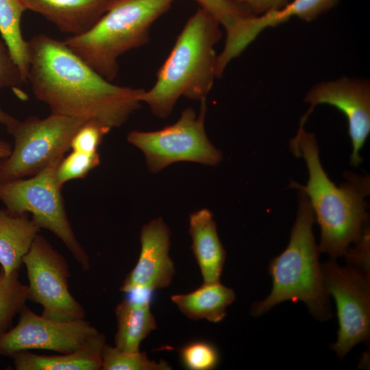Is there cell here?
Masks as SVG:
<instances>
[{
    "label": "cell",
    "instance_id": "13",
    "mask_svg": "<svg viewBox=\"0 0 370 370\" xmlns=\"http://www.w3.org/2000/svg\"><path fill=\"white\" fill-rule=\"evenodd\" d=\"M170 235V230L162 218L154 219L142 227L139 258L125 277L120 287L121 291H153L171 284L175 269L169 256Z\"/></svg>",
    "mask_w": 370,
    "mask_h": 370
},
{
    "label": "cell",
    "instance_id": "8",
    "mask_svg": "<svg viewBox=\"0 0 370 370\" xmlns=\"http://www.w3.org/2000/svg\"><path fill=\"white\" fill-rule=\"evenodd\" d=\"M206 101H200L198 115L188 107L171 125L156 131L133 130L127 134V141L143 152L151 173L160 172L177 162L214 166L221 161L222 153L212 144L205 132Z\"/></svg>",
    "mask_w": 370,
    "mask_h": 370
},
{
    "label": "cell",
    "instance_id": "27",
    "mask_svg": "<svg viewBox=\"0 0 370 370\" xmlns=\"http://www.w3.org/2000/svg\"><path fill=\"white\" fill-rule=\"evenodd\" d=\"M112 128L95 120H88L77 130L71 142L72 151H97L104 136Z\"/></svg>",
    "mask_w": 370,
    "mask_h": 370
},
{
    "label": "cell",
    "instance_id": "28",
    "mask_svg": "<svg viewBox=\"0 0 370 370\" xmlns=\"http://www.w3.org/2000/svg\"><path fill=\"white\" fill-rule=\"evenodd\" d=\"M23 84L20 71L5 42L0 38V91L10 88L20 98L25 99L27 95L21 89Z\"/></svg>",
    "mask_w": 370,
    "mask_h": 370
},
{
    "label": "cell",
    "instance_id": "29",
    "mask_svg": "<svg viewBox=\"0 0 370 370\" xmlns=\"http://www.w3.org/2000/svg\"><path fill=\"white\" fill-rule=\"evenodd\" d=\"M246 7L253 14L260 15L273 10L283 8L288 0H233Z\"/></svg>",
    "mask_w": 370,
    "mask_h": 370
},
{
    "label": "cell",
    "instance_id": "22",
    "mask_svg": "<svg viewBox=\"0 0 370 370\" xmlns=\"http://www.w3.org/2000/svg\"><path fill=\"white\" fill-rule=\"evenodd\" d=\"M27 289L18 278V271L8 275L0 271V336L10 329L13 318L25 305Z\"/></svg>",
    "mask_w": 370,
    "mask_h": 370
},
{
    "label": "cell",
    "instance_id": "15",
    "mask_svg": "<svg viewBox=\"0 0 370 370\" xmlns=\"http://www.w3.org/2000/svg\"><path fill=\"white\" fill-rule=\"evenodd\" d=\"M191 249L204 283L220 281L226 253L219 239L212 213L203 208L190 214Z\"/></svg>",
    "mask_w": 370,
    "mask_h": 370
},
{
    "label": "cell",
    "instance_id": "7",
    "mask_svg": "<svg viewBox=\"0 0 370 370\" xmlns=\"http://www.w3.org/2000/svg\"><path fill=\"white\" fill-rule=\"evenodd\" d=\"M61 161L53 162L29 178L0 183V201L11 214H32L39 227L58 237L87 271L90 268L89 256L75 236L66 212L62 187L56 180V169Z\"/></svg>",
    "mask_w": 370,
    "mask_h": 370
},
{
    "label": "cell",
    "instance_id": "18",
    "mask_svg": "<svg viewBox=\"0 0 370 370\" xmlns=\"http://www.w3.org/2000/svg\"><path fill=\"white\" fill-rule=\"evenodd\" d=\"M115 314V347L127 352L140 351V343L157 328L149 299L126 297L116 306Z\"/></svg>",
    "mask_w": 370,
    "mask_h": 370
},
{
    "label": "cell",
    "instance_id": "23",
    "mask_svg": "<svg viewBox=\"0 0 370 370\" xmlns=\"http://www.w3.org/2000/svg\"><path fill=\"white\" fill-rule=\"evenodd\" d=\"M102 370H170L171 366L164 360H151L146 352H127L106 343L101 351Z\"/></svg>",
    "mask_w": 370,
    "mask_h": 370
},
{
    "label": "cell",
    "instance_id": "16",
    "mask_svg": "<svg viewBox=\"0 0 370 370\" xmlns=\"http://www.w3.org/2000/svg\"><path fill=\"white\" fill-rule=\"evenodd\" d=\"M105 343V335L99 332L70 353L46 356L21 351L11 358L16 370H99Z\"/></svg>",
    "mask_w": 370,
    "mask_h": 370
},
{
    "label": "cell",
    "instance_id": "17",
    "mask_svg": "<svg viewBox=\"0 0 370 370\" xmlns=\"http://www.w3.org/2000/svg\"><path fill=\"white\" fill-rule=\"evenodd\" d=\"M40 229L28 213L14 214L0 208V264L4 275L20 269Z\"/></svg>",
    "mask_w": 370,
    "mask_h": 370
},
{
    "label": "cell",
    "instance_id": "12",
    "mask_svg": "<svg viewBox=\"0 0 370 370\" xmlns=\"http://www.w3.org/2000/svg\"><path fill=\"white\" fill-rule=\"evenodd\" d=\"M304 101L310 106L301 118V122H306L313 108L319 104L332 106L345 116L353 148L351 163L358 166L362 162L360 150L370 132L369 83L345 76L336 80L323 81L307 92Z\"/></svg>",
    "mask_w": 370,
    "mask_h": 370
},
{
    "label": "cell",
    "instance_id": "4",
    "mask_svg": "<svg viewBox=\"0 0 370 370\" xmlns=\"http://www.w3.org/2000/svg\"><path fill=\"white\" fill-rule=\"evenodd\" d=\"M298 190L297 217L289 243L269 263L271 293L253 304L251 314L260 316L283 301H300L314 318L324 321L332 317V312L319 262L320 252L313 234L315 218L308 198Z\"/></svg>",
    "mask_w": 370,
    "mask_h": 370
},
{
    "label": "cell",
    "instance_id": "5",
    "mask_svg": "<svg viewBox=\"0 0 370 370\" xmlns=\"http://www.w3.org/2000/svg\"><path fill=\"white\" fill-rule=\"evenodd\" d=\"M175 0H110L107 11L88 32L63 42L110 82L118 74V58L149 40L151 25Z\"/></svg>",
    "mask_w": 370,
    "mask_h": 370
},
{
    "label": "cell",
    "instance_id": "10",
    "mask_svg": "<svg viewBox=\"0 0 370 370\" xmlns=\"http://www.w3.org/2000/svg\"><path fill=\"white\" fill-rule=\"evenodd\" d=\"M23 264L29 282L27 300L42 306V316L57 321L85 319L84 308L69 291L67 262L47 238L36 235Z\"/></svg>",
    "mask_w": 370,
    "mask_h": 370
},
{
    "label": "cell",
    "instance_id": "11",
    "mask_svg": "<svg viewBox=\"0 0 370 370\" xmlns=\"http://www.w3.org/2000/svg\"><path fill=\"white\" fill-rule=\"evenodd\" d=\"M99 331L85 319L57 321L34 312L26 304L17 324L0 336V356L12 358L21 351H75Z\"/></svg>",
    "mask_w": 370,
    "mask_h": 370
},
{
    "label": "cell",
    "instance_id": "31",
    "mask_svg": "<svg viewBox=\"0 0 370 370\" xmlns=\"http://www.w3.org/2000/svg\"><path fill=\"white\" fill-rule=\"evenodd\" d=\"M12 149V145L6 140L0 138V159L8 156Z\"/></svg>",
    "mask_w": 370,
    "mask_h": 370
},
{
    "label": "cell",
    "instance_id": "25",
    "mask_svg": "<svg viewBox=\"0 0 370 370\" xmlns=\"http://www.w3.org/2000/svg\"><path fill=\"white\" fill-rule=\"evenodd\" d=\"M224 27L226 35L234 32L241 22L253 14L246 7L233 0H195Z\"/></svg>",
    "mask_w": 370,
    "mask_h": 370
},
{
    "label": "cell",
    "instance_id": "6",
    "mask_svg": "<svg viewBox=\"0 0 370 370\" xmlns=\"http://www.w3.org/2000/svg\"><path fill=\"white\" fill-rule=\"evenodd\" d=\"M86 118L50 114L31 116L7 128L14 138L10 154L0 159V183L35 175L62 160Z\"/></svg>",
    "mask_w": 370,
    "mask_h": 370
},
{
    "label": "cell",
    "instance_id": "1",
    "mask_svg": "<svg viewBox=\"0 0 370 370\" xmlns=\"http://www.w3.org/2000/svg\"><path fill=\"white\" fill-rule=\"evenodd\" d=\"M27 42V82L51 114L95 120L113 128L140 108L143 89L112 84L63 40L40 34Z\"/></svg>",
    "mask_w": 370,
    "mask_h": 370
},
{
    "label": "cell",
    "instance_id": "3",
    "mask_svg": "<svg viewBox=\"0 0 370 370\" xmlns=\"http://www.w3.org/2000/svg\"><path fill=\"white\" fill-rule=\"evenodd\" d=\"M219 26L217 18L201 7L187 21L153 86L140 96L154 115L169 116L181 97L206 99L216 77L214 46L223 36Z\"/></svg>",
    "mask_w": 370,
    "mask_h": 370
},
{
    "label": "cell",
    "instance_id": "26",
    "mask_svg": "<svg viewBox=\"0 0 370 370\" xmlns=\"http://www.w3.org/2000/svg\"><path fill=\"white\" fill-rule=\"evenodd\" d=\"M184 368L189 370H212L219 362V354L216 347L205 341H195L185 345L180 352Z\"/></svg>",
    "mask_w": 370,
    "mask_h": 370
},
{
    "label": "cell",
    "instance_id": "14",
    "mask_svg": "<svg viewBox=\"0 0 370 370\" xmlns=\"http://www.w3.org/2000/svg\"><path fill=\"white\" fill-rule=\"evenodd\" d=\"M25 9L41 14L62 32L78 36L90 29L110 0H20Z\"/></svg>",
    "mask_w": 370,
    "mask_h": 370
},
{
    "label": "cell",
    "instance_id": "19",
    "mask_svg": "<svg viewBox=\"0 0 370 370\" xmlns=\"http://www.w3.org/2000/svg\"><path fill=\"white\" fill-rule=\"evenodd\" d=\"M171 298L187 318L219 323L225 318L226 309L234 301L236 295L233 289L219 281L204 282L190 293L173 295Z\"/></svg>",
    "mask_w": 370,
    "mask_h": 370
},
{
    "label": "cell",
    "instance_id": "24",
    "mask_svg": "<svg viewBox=\"0 0 370 370\" xmlns=\"http://www.w3.org/2000/svg\"><path fill=\"white\" fill-rule=\"evenodd\" d=\"M100 164L98 151L86 153L72 151L66 158L62 160L56 171L58 184L63 187L69 181L83 179Z\"/></svg>",
    "mask_w": 370,
    "mask_h": 370
},
{
    "label": "cell",
    "instance_id": "30",
    "mask_svg": "<svg viewBox=\"0 0 370 370\" xmlns=\"http://www.w3.org/2000/svg\"><path fill=\"white\" fill-rule=\"evenodd\" d=\"M18 120L7 113L0 107V123L8 128L14 125Z\"/></svg>",
    "mask_w": 370,
    "mask_h": 370
},
{
    "label": "cell",
    "instance_id": "20",
    "mask_svg": "<svg viewBox=\"0 0 370 370\" xmlns=\"http://www.w3.org/2000/svg\"><path fill=\"white\" fill-rule=\"evenodd\" d=\"M338 2L339 0H293L282 8L251 16L244 25V40L250 45L266 28L277 26L292 17L314 21L336 7Z\"/></svg>",
    "mask_w": 370,
    "mask_h": 370
},
{
    "label": "cell",
    "instance_id": "2",
    "mask_svg": "<svg viewBox=\"0 0 370 370\" xmlns=\"http://www.w3.org/2000/svg\"><path fill=\"white\" fill-rule=\"evenodd\" d=\"M290 147L297 157L306 164L309 177L306 185L291 182L308 198L315 220L321 229L319 252L336 259L345 256L352 243L358 242L368 228L367 204L369 177L349 175L347 182L335 185L328 177L320 162L319 147L314 135L300 125Z\"/></svg>",
    "mask_w": 370,
    "mask_h": 370
},
{
    "label": "cell",
    "instance_id": "9",
    "mask_svg": "<svg viewBox=\"0 0 370 370\" xmlns=\"http://www.w3.org/2000/svg\"><path fill=\"white\" fill-rule=\"evenodd\" d=\"M335 260L321 263V268L326 291L335 301L338 321L332 349L342 359L369 338L370 275L369 267L347 260L346 266H341Z\"/></svg>",
    "mask_w": 370,
    "mask_h": 370
},
{
    "label": "cell",
    "instance_id": "21",
    "mask_svg": "<svg viewBox=\"0 0 370 370\" xmlns=\"http://www.w3.org/2000/svg\"><path fill=\"white\" fill-rule=\"evenodd\" d=\"M25 10L20 0H0V35L24 83L27 82L29 67L28 42L24 39L21 27L22 14Z\"/></svg>",
    "mask_w": 370,
    "mask_h": 370
}]
</instances>
